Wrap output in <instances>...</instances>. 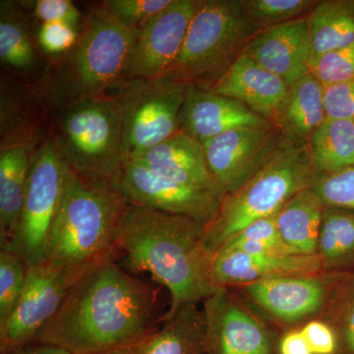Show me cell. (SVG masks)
I'll return each mask as SVG.
<instances>
[{
	"instance_id": "obj_1",
	"label": "cell",
	"mask_w": 354,
	"mask_h": 354,
	"mask_svg": "<svg viewBox=\"0 0 354 354\" xmlns=\"http://www.w3.org/2000/svg\"><path fill=\"white\" fill-rule=\"evenodd\" d=\"M116 259L86 272L32 342L92 354L132 346L155 330V290L125 272Z\"/></svg>"
},
{
	"instance_id": "obj_2",
	"label": "cell",
	"mask_w": 354,
	"mask_h": 354,
	"mask_svg": "<svg viewBox=\"0 0 354 354\" xmlns=\"http://www.w3.org/2000/svg\"><path fill=\"white\" fill-rule=\"evenodd\" d=\"M116 248L133 272H148L171 295L169 318L184 304L213 295L214 255L205 225L192 218L128 204L115 234Z\"/></svg>"
},
{
	"instance_id": "obj_3",
	"label": "cell",
	"mask_w": 354,
	"mask_h": 354,
	"mask_svg": "<svg viewBox=\"0 0 354 354\" xmlns=\"http://www.w3.org/2000/svg\"><path fill=\"white\" fill-rule=\"evenodd\" d=\"M138 32L121 24L100 2L84 15L75 46L46 68L37 85L39 99L59 111L109 95L122 81Z\"/></svg>"
},
{
	"instance_id": "obj_4",
	"label": "cell",
	"mask_w": 354,
	"mask_h": 354,
	"mask_svg": "<svg viewBox=\"0 0 354 354\" xmlns=\"http://www.w3.org/2000/svg\"><path fill=\"white\" fill-rule=\"evenodd\" d=\"M127 205L118 191L88 183L66 165L64 195L44 263L84 272L120 257L115 234Z\"/></svg>"
},
{
	"instance_id": "obj_5",
	"label": "cell",
	"mask_w": 354,
	"mask_h": 354,
	"mask_svg": "<svg viewBox=\"0 0 354 354\" xmlns=\"http://www.w3.org/2000/svg\"><path fill=\"white\" fill-rule=\"evenodd\" d=\"M306 146L288 140L281 151L248 183L223 196L218 215L205 227V241L213 255L243 228L277 215L300 191L320 178Z\"/></svg>"
},
{
	"instance_id": "obj_6",
	"label": "cell",
	"mask_w": 354,
	"mask_h": 354,
	"mask_svg": "<svg viewBox=\"0 0 354 354\" xmlns=\"http://www.w3.org/2000/svg\"><path fill=\"white\" fill-rule=\"evenodd\" d=\"M57 113L50 134L67 167L88 183L115 189L127 162L115 101L106 95Z\"/></svg>"
},
{
	"instance_id": "obj_7",
	"label": "cell",
	"mask_w": 354,
	"mask_h": 354,
	"mask_svg": "<svg viewBox=\"0 0 354 354\" xmlns=\"http://www.w3.org/2000/svg\"><path fill=\"white\" fill-rule=\"evenodd\" d=\"M260 30L247 15L242 0H203L164 79L209 90Z\"/></svg>"
},
{
	"instance_id": "obj_8",
	"label": "cell",
	"mask_w": 354,
	"mask_h": 354,
	"mask_svg": "<svg viewBox=\"0 0 354 354\" xmlns=\"http://www.w3.org/2000/svg\"><path fill=\"white\" fill-rule=\"evenodd\" d=\"M189 88L162 78L122 81L109 92L120 111L127 160L179 131V118Z\"/></svg>"
},
{
	"instance_id": "obj_9",
	"label": "cell",
	"mask_w": 354,
	"mask_h": 354,
	"mask_svg": "<svg viewBox=\"0 0 354 354\" xmlns=\"http://www.w3.org/2000/svg\"><path fill=\"white\" fill-rule=\"evenodd\" d=\"M64 158L51 134L39 143L32 158L29 183L17 227L1 248L19 256L28 267L41 264L57 218L65 181Z\"/></svg>"
},
{
	"instance_id": "obj_10",
	"label": "cell",
	"mask_w": 354,
	"mask_h": 354,
	"mask_svg": "<svg viewBox=\"0 0 354 354\" xmlns=\"http://www.w3.org/2000/svg\"><path fill=\"white\" fill-rule=\"evenodd\" d=\"M118 191L128 204L183 216L208 225L216 216L225 193L165 178L134 160H127Z\"/></svg>"
},
{
	"instance_id": "obj_11",
	"label": "cell",
	"mask_w": 354,
	"mask_h": 354,
	"mask_svg": "<svg viewBox=\"0 0 354 354\" xmlns=\"http://www.w3.org/2000/svg\"><path fill=\"white\" fill-rule=\"evenodd\" d=\"M85 272L57 269L46 263L28 267L17 306L6 325L0 327L1 354L34 341L57 315L70 288Z\"/></svg>"
},
{
	"instance_id": "obj_12",
	"label": "cell",
	"mask_w": 354,
	"mask_h": 354,
	"mask_svg": "<svg viewBox=\"0 0 354 354\" xmlns=\"http://www.w3.org/2000/svg\"><path fill=\"white\" fill-rule=\"evenodd\" d=\"M288 139L274 123L239 128L204 142L209 171L223 193L248 183L281 151Z\"/></svg>"
},
{
	"instance_id": "obj_13",
	"label": "cell",
	"mask_w": 354,
	"mask_h": 354,
	"mask_svg": "<svg viewBox=\"0 0 354 354\" xmlns=\"http://www.w3.org/2000/svg\"><path fill=\"white\" fill-rule=\"evenodd\" d=\"M202 3L203 0H172L142 28L128 55L122 81L165 78L178 57Z\"/></svg>"
},
{
	"instance_id": "obj_14",
	"label": "cell",
	"mask_w": 354,
	"mask_h": 354,
	"mask_svg": "<svg viewBox=\"0 0 354 354\" xmlns=\"http://www.w3.org/2000/svg\"><path fill=\"white\" fill-rule=\"evenodd\" d=\"M207 351L211 354H271L264 327L225 288L204 300Z\"/></svg>"
},
{
	"instance_id": "obj_15",
	"label": "cell",
	"mask_w": 354,
	"mask_h": 354,
	"mask_svg": "<svg viewBox=\"0 0 354 354\" xmlns=\"http://www.w3.org/2000/svg\"><path fill=\"white\" fill-rule=\"evenodd\" d=\"M243 291L270 315L297 323L322 308L329 281L313 274H278L243 286Z\"/></svg>"
},
{
	"instance_id": "obj_16",
	"label": "cell",
	"mask_w": 354,
	"mask_h": 354,
	"mask_svg": "<svg viewBox=\"0 0 354 354\" xmlns=\"http://www.w3.org/2000/svg\"><path fill=\"white\" fill-rule=\"evenodd\" d=\"M307 16L260 30L247 44L243 55L281 77L288 85L308 75L311 46Z\"/></svg>"
},
{
	"instance_id": "obj_17",
	"label": "cell",
	"mask_w": 354,
	"mask_h": 354,
	"mask_svg": "<svg viewBox=\"0 0 354 354\" xmlns=\"http://www.w3.org/2000/svg\"><path fill=\"white\" fill-rule=\"evenodd\" d=\"M288 90L290 85L283 79L242 53L209 91L241 102L274 124Z\"/></svg>"
},
{
	"instance_id": "obj_18",
	"label": "cell",
	"mask_w": 354,
	"mask_h": 354,
	"mask_svg": "<svg viewBox=\"0 0 354 354\" xmlns=\"http://www.w3.org/2000/svg\"><path fill=\"white\" fill-rule=\"evenodd\" d=\"M271 124L236 100L190 86L184 102L179 130L204 143L230 130Z\"/></svg>"
},
{
	"instance_id": "obj_19",
	"label": "cell",
	"mask_w": 354,
	"mask_h": 354,
	"mask_svg": "<svg viewBox=\"0 0 354 354\" xmlns=\"http://www.w3.org/2000/svg\"><path fill=\"white\" fill-rule=\"evenodd\" d=\"M37 133L2 135L0 147V243L12 239L24 203L32 158L41 142Z\"/></svg>"
},
{
	"instance_id": "obj_20",
	"label": "cell",
	"mask_w": 354,
	"mask_h": 354,
	"mask_svg": "<svg viewBox=\"0 0 354 354\" xmlns=\"http://www.w3.org/2000/svg\"><path fill=\"white\" fill-rule=\"evenodd\" d=\"M323 268L318 255L252 254L221 250L214 255L212 277L216 288L245 286L278 274H312Z\"/></svg>"
},
{
	"instance_id": "obj_21",
	"label": "cell",
	"mask_w": 354,
	"mask_h": 354,
	"mask_svg": "<svg viewBox=\"0 0 354 354\" xmlns=\"http://www.w3.org/2000/svg\"><path fill=\"white\" fill-rule=\"evenodd\" d=\"M127 160L139 162L156 174L178 183L223 190L209 171L201 142L180 130L171 138Z\"/></svg>"
},
{
	"instance_id": "obj_22",
	"label": "cell",
	"mask_w": 354,
	"mask_h": 354,
	"mask_svg": "<svg viewBox=\"0 0 354 354\" xmlns=\"http://www.w3.org/2000/svg\"><path fill=\"white\" fill-rule=\"evenodd\" d=\"M197 304H184L164 319L162 329L153 330L136 342L135 354H205L206 324Z\"/></svg>"
},
{
	"instance_id": "obj_23",
	"label": "cell",
	"mask_w": 354,
	"mask_h": 354,
	"mask_svg": "<svg viewBox=\"0 0 354 354\" xmlns=\"http://www.w3.org/2000/svg\"><path fill=\"white\" fill-rule=\"evenodd\" d=\"M324 85L311 73L290 85L277 125L286 138L297 145H308L326 120Z\"/></svg>"
},
{
	"instance_id": "obj_24",
	"label": "cell",
	"mask_w": 354,
	"mask_h": 354,
	"mask_svg": "<svg viewBox=\"0 0 354 354\" xmlns=\"http://www.w3.org/2000/svg\"><path fill=\"white\" fill-rule=\"evenodd\" d=\"M326 207L312 188L300 191L277 214L279 236L301 255H317Z\"/></svg>"
},
{
	"instance_id": "obj_25",
	"label": "cell",
	"mask_w": 354,
	"mask_h": 354,
	"mask_svg": "<svg viewBox=\"0 0 354 354\" xmlns=\"http://www.w3.org/2000/svg\"><path fill=\"white\" fill-rule=\"evenodd\" d=\"M311 67L324 55L354 41V0H323L307 16Z\"/></svg>"
},
{
	"instance_id": "obj_26",
	"label": "cell",
	"mask_w": 354,
	"mask_h": 354,
	"mask_svg": "<svg viewBox=\"0 0 354 354\" xmlns=\"http://www.w3.org/2000/svg\"><path fill=\"white\" fill-rule=\"evenodd\" d=\"M310 160L321 177L354 165V120L326 118L307 145Z\"/></svg>"
},
{
	"instance_id": "obj_27",
	"label": "cell",
	"mask_w": 354,
	"mask_h": 354,
	"mask_svg": "<svg viewBox=\"0 0 354 354\" xmlns=\"http://www.w3.org/2000/svg\"><path fill=\"white\" fill-rule=\"evenodd\" d=\"M0 59L17 72L30 73L37 68L38 57L29 25L14 3L0 6Z\"/></svg>"
},
{
	"instance_id": "obj_28",
	"label": "cell",
	"mask_w": 354,
	"mask_h": 354,
	"mask_svg": "<svg viewBox=\"0 0 354 354\" xmlns=\"http://www.w3.org/2000/svg\"><path fill=\"white\" fill-rule=\"evenodd\" d=\"M317 255L326 269L354 264V212L325 208Z\"/></svg>"
},
{
	"instance_id": "obj_29",
	"label": "cell",
	"mask_w": 354,
	"mask_h": 354,
	"mask_svg": "<svg viewBox=\"0 0 354 354\" xmlns=\"http://www.w3.org/2000/svg\"><path fill=\"white\" fill-rule=\"evenodd\" d=\"M318 0H242L247 15L262 29L306 17Z\"/></svg>"
},
{
	"instance_id": "obj_30",
	"label": "cell",
	"mask_w": 354,
	"mask_h": 354,
	"mask_svg": "<svg viewBox=\"0 0 354 354\" xmlns=\"http://www.w3.org/2000/svg\"><path fill=\"white\" fill-rule=\"evenodd\" d=\"M27 268L15 253L0 250V327L6 325L17 306L24 288Z\"/></svg>"
},
{
	"instance_id": "obj_31",
	"label": "cell",
	"mask_w": 354,
	"mask_h": 354,
	"mask_svg": "<svg viewBox=\"0 0 354 354\" xmlns=\"http://www.w3.org/2000/svg\"><path fill=\"white\" fill-rule=\"evenodd\" d=\"M311 188L326 208L354 212V165L334 174L320 177Z\"/></svg>"
},
{
	"instance_id": "obj_32",
	"label": "cell",
	"mask_w": 354,
	"mask_h": 354,
	"mask_svg": "<svg viewBox=\"0 0 354 354\" xmlns=\"http://www.w3.org/2000/svg\"><path fill=\"white\" fill-rule=\"evenodd\" d=\"M172 0H108L102 6L121 24L140 31Z\"/></svg>"
},
{
	"instance_id": "obj_33",
	"label": "cell",
	"mask_w": 354,
	"mask_h": 354,
	"mask_svg": "<svg viewBox=\"0 0 354 354\" xmlns=\"http://www.w3.org/2000/svg\"><path fill=\"white\" fill-rule=\"evenodd\" d=\"M311 74L324 86L354 80V41L319 58Z\"/></svg>"
},
{
	"instance_id": "obj_34",
	"label": "cell",
	"mask_w": 354,
	"mask_h": 354,
	"mask_svg": "<svg viewBox=\"0 0 354 354\" xmlns=\"http://www.w3.org/2000/svg\"><path fill=\"white\" fill-rule=\"evenodd\" d=\"M79 32V30L65 23H41L37 32V41L46 55L57 57L75 46Z\"/></svg>"
},
{
	"instance_id": "obj_35",
	"label": "cell",
	"mask_w": 354,
	"mask_h": 354,
	"mask_svg": "<svg viewBox=\"0 0 354 354\" xmlns=\"http://www.w3.org/2000/svg\"><path fill=\"white\" fill-rule=\"evenodd\" d=\"M327 118L354 120V80L324 86Z\"/></svg>"
},
{
	"instance_id": "obj_36",
	"label": "cell",
	"mask_w": 354,
	"mask_h": 354,
	"mask_svg": "<svg viewBox=\"0 0 354 354\" xmlns=\"http://www.w3.org/2000/svg\"><path fill=\"white\" fill-rule=\"evenodd\" d=\"M35 17L41 23H65L80 31L84 14L70 0H37L32 2Z\"/></svg>"
},
{
	"instance_id": "obj_37",
	"label": "cell",
	"mask_w": 354,
	"mask_h": 354,
	"mask_svg": "<svg viewBox=\"0 0 354 354\" xmlns=\"http://www.w3.org/2000/svg\"><path fill=\"white\" fill-rule=\"evenodd\" d=\"M241 242H261V243L283 242L279 236L278 227H277V215L254 221L235 235L227 244L241 243Z\"/></svg>"
},
{
	"instance_id": "obj_38",
	"label": "cell",
	"mask_w": 354,
	"mask_h": 354,
	"mask_svg": "<svg viewBox=\"0 0 354 354\" xmlns=\"http://www.w3.org/2000/svg\"><path fill=\"white\" fill-rule=\"evenodd\" d=\"M313 354H334L337 351V335L327 324L312 321L301 330Z\"/></svg>"
},
{
	"instance_id": "obj_39",
	"label": "cell",
	"mask_w": 354,
	"mask_h": 354,
	"mask_svg": "<svg viewBox=\"0 0 354 354\" xmlns=\"http://www.w3.org/2000/svg\"><path fill=\"white\" fill-rule=\"evenodd\" d=\"M346 288L342 306V329L346 346L354 353V277Z\"/></svg>"
},
{
	"instance_id": "obj_40",
	"label": "cell",
	"mask_w": 354,
	"mask_h": 354,
	"mask_svg": "<svg viewBox=\"0 0 354 354\" xmlns=\"http://www.w3.org/2000/svg\"><path fill=\"white\" fill-rule=\"evenodd\" d=\"M281 354H313L301 330H293L281 339Z\"/></svg>"
},
{
	"instance_id": "obj_41",
	"label": "cell",
	"mask_w": 354,
	"mask_h": 354,
	"mask_svg": "<svg viewBox=\"0 0 354 354\" xmlns=\"http://www.w3.org/2000/svg\"><path fill=\"white\" fill-rule=\"evenodd\" d=\"M35 344H32V342H30L22 348L15 349L7 354H73L59 346L39 344V342H35Z\"/></svg>"
},
{
	"instance_id": "obj_42",
	"label": "cell",
	"mask_w": 354,
	"mask_h": 354,
	"mask_svg": "<svg viewBox=\"0 0 354 354\" xmlns=\"http://www.w3.org/2000/svg\"><path fill=\"white\" fill-rule=\"evenodd\" d=\"M134 346L135 344H132V346H120V348L109 349V351L92 354H135Z\"/></svg>"
}]
</instances>
